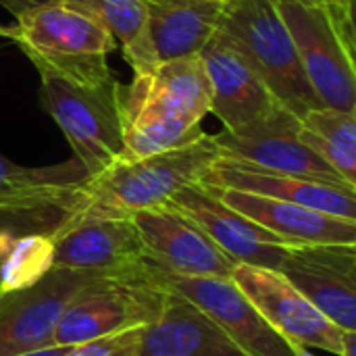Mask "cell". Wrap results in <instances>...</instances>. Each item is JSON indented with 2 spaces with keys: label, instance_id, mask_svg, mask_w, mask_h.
<instances>
[{
  "label": "cell",
  "instance_id": "1",
  "mask_svg": "<svg viewBox=\"0 0 356 356\" xmlns=\"http://www.w3.org/2000/svg\"><path fill=\"white\" fill-rule=\"evenodd\" d=\"M127 127L123 161H138L194 142L211 113V83L200 54L159 63L134 75L125 90Z\"/></svg>",
  "mask_w": 356,
  "mask_h": 356
},
{
  "label": "cell",
  "instance_id": "2",
  "mask_svg": "<svg viewBox=\"0 0 356 356\" xmlns=\"http://www.w3.org/2000/svg\"><path fill=\"white\" fill-rule=\"evenodd\" d=\"M217 161L219 148L209 134L161 154L121 161L88 179L63 221L129 219L138 211L167 204L181 188L202 181Z\"/></svg>",
  "mask_w": 356,
  "mask_h": 356
},
{
  "label": "cell",
  "instance_id": "3",
  "mask_svg": "<svg viewBox=\"0 0 356 356\" xmlns=\"http://www.w3.org/2000/svg\"><path fill=\"white\" fill-rule=\"evenodd\" d=\"M40 104L65 134L73 159L96 177L123 161L127 108L125 90L113 77L77 83L40 73Z\"/></svg>",
  "mask_w": 356,
  "mask_h": 356
},
{
  "label": "cell",
  "instance_id": "4",
  "mask_svg": "<svg viewBox=\"0 0 356 356\" xmlns=\"http://www.w3.org/2000/svg\"><path fill=\"white\" fill-rule=\"evenodd\" d=\"M302 71L327 108L356 115V35L353 4H311L305 0H273Z\"/></svg>",
  "mask_w": 356,
  "mask_h": 356
},
{
  "label": "cell",
  "instance_id": "5",
  "mask_svg": "<svg viewBox=\"0 0 356 356\" xmlns=\"http://www.w3.org/2000/svg\"><path fill=\"white\" fill-rule=\"evenodd\" d=\"M217 31L250 63L271 94L296 117L323 106L315 96L292 35L273 0H229Z\"/></svg>",
  "mask_w": 356,
  "mask_h": 356
},
{
  "label": "cell",
  "instance_id": "6",
  "mask_svg": "<svg viewBox=\"0 0 356 356\" xmlns=\"http://www.w3.org/2000/svg\"><path fill=\"white\" fill-rule=\"evenodd\" d=\"M13 42L19 44L38 73H54L77 83L113 77L108 54L117 48V40L67 2L46 4L15 17Z\"/></svg>",
  "mask_w": 356,
  "mask_h": 356
},
{
  "label": "cell",
  "instance_id": "7",
  "mask_svg": "<svg viewBox=\"0 0 356 356\" xmlns=\"http://www.w3.org/2000/svg\"><path fill=\"white\" fill-rule=\"evenodd\" d=\"M129 280L188 300L246 356H296V346L265 321L229 277L177 275L148 259Z\"/></svg>",
  "mask_w": 356,
  "mask_h": 356
},
{
  "label": "cell",
  "instance_id": "8",
  "mask_svg": "<svg viewBox=\"0 0 356 356\" xmlns=\"http://www.w3.org/2000/svg\"><path fill=\"white\" fill-rule=\"evenodd\" d=\"M167 296V292L142 282L98 277L65 309L54 332V344L81 346L146 327L161 315Z\"/></svg>",
  "mask_w": 356,
  "mask_h": 356
},
{
  "label": "cell",
  "instance_id": "9",
  "mask_svg": "<svg viewBox=\"0 0 356 356\" xmlns=\"http://www.w3.org/2000/svg\"><path fill=\"white\" fill-rule=\"evenodd\" d=\"M98 277L104 275L52 267L29 288L0 292V356L54 346V332L65 309Z\"/></svg>",
  "mask_w": 356,
  "mask_h": 356
},
{
  "label": "cell",
  "instance_id": "10",
  "mask_svg": "<svg viewBox=\"0 0 356 356\" xmlns=\"http://www.w3.org/2000/svg\"><path fill=\"white\" fill-rule=\"evenodd\" d=\"M298 127L300 119L292 111L282 106L275 115H271L259 125L236 134L221 131L213 138L219 148L221 161L259 171L296 175L356 190L355 186H350L323 159H319L309 146L298 140Z\"/></svg>",
  "mask_w": 356,
  "mask_h": 356
},
{
  "label": "cell",
  "instance_id": "11",
  "mask_svg": "<svg viewBox=\"0 0 356 356\" xmlns=\"http://www.w3.org/2000/svg\"><path fill=\"white\" fill-rule=\"evenodd\" d=\"M229 280L246 294L265 321L288 342L342 356V338L346 330L334 325L280 271L236 265Z\"/></svg>",
  "mask_w": 356,
  "mask_h": 356
},
{
  "label": "cell",
  "instance_id": "12",
  "mask_svg": "<svg viewBox=\"0 0 356 356\" xmlns=\"http://www.w3.org/2000/svg\"><path fill=\"white\" fill-rule=\"evenodd\" d=\"M277 271L334 325L356 332V244L288 246Z\"/></svg>",
  "mask_w": 356,
  "mask_h": 356
},
{
  "label": "cell",
  "instance_id": "13",
  "mask_svg": "<svg viewBox=\"0 0 356 356\" xmlns=\"http://www.w3.org/2000/svg\"><path fill=\"white\" fill-rule=\"evenodd\" d=\"M48 236L54 248L52 267L129 280L148 261L131 219L63 221Z\"/></svg>",
  "mask_w": 356,
  "mask_h": 356
},
{
  "label": "cell",
  "instance_id": "14",
  "mask_svg": "<svg viewBox=\"0 0 356 356\" xmlns=\"http://www.w3.org/2000/svg\"><path fill=\"white\" fill-rule=\"evenodd\" d=\"M167 204L194 221L236 265L277 271L288 244L238 211L229 209L204 184L198 181L181 188L167 200Z\"/></svg>",
  "mask_w": 356,
  "mask_h": 356
},
{
  "label": "cell",
  "instance_id": "15",
  "mask_svg": "<svg viewBox=\"0 0 356 356\" xmlns=\"http://www.w3.org/2000/svg\"><path fill=\"white\" fill-rule=\"evenodd\" d=\"M200 58L211 83V113L223 123V131L259 125L284 106L219 31L200 50Z\"/></svg>",
  "mask_w": 356,
  "mask_h": 356
},
{
  "label": "cell",
  "instance_id": "16",
  "mask_svg": "<svg viewBox=\"0 0 356 356\" xmlns=\"http://www.w3.org/2000/svg\"><path fill=\"white\" fill-rule=\"evenodd\" d=\"M146 257L163 269L190 277H232L236 263L186 215L169 204L138 211L131 217Z\"/></svg>",
  "mask_w": 356,
  "mask_h": 356
},
{
  "label": "cell",
  "instance_id": "17",
  "mask_svg": "<svg viewBox=\"0 0 356 356\" xmlns=\"http://www.w3.org/2000/svg\"><path fill=\"white\" fill-rule=\"evenodd\" d=\"M90 177L77 159L35 169L21 167L0 154V219L54 217L58 225Z\"/></svg>",
  "mask_w": 356,
  "mask_h": 356
},
{
  "label": "cell",
  "instance_id": "18",
  "mask_svg": "<svg viewBox=\"0 0 356 356\" xmlns=\"http://www.w3.org/2000/svg\"><path fill=\"white\" fill-rule=\"evenodd\" d=\"M221 202L265 227L288 246L356 244V221L334 217L294 202L204 184Z\"/></svg>",
  "mask_w": 356,
  "mask_h": 356
},
{
  "label": "cell",
  "instance_id": "19",
  "mask_svg": "<svg viewBox=\"0 0 356 356\" xmlns=\"http://www.w3.org/2000/svg\"><path fill=\"white\" fill-rule=\"evenodd\" d=\"M200 184L261 194L267 198L294 202L334 217L356 221V190L350 188H340L315 179L296 177V175L259 171L221 159L207 171Z\"/></svg>",
  "mask_w": 356,
  "mask_h": 356
},
{
  "label": "cell",
  "instance_id": "20",
  "mask_svg": "<svg viewBox=\"0 0 356 356\" xmlns=\"http://www.w3.org/2000/svg\"><path fill=\"white\" fill-rule=\"evenodd\" d=\"M169 294V292H167ZM127 356H246L202 311L169 294Z\"/></svg>",
  "mask_w": 356,
  "mask_h": 356
},
{
  "label": "cell",
  "instance_id": "21",
  "mask_svg": "<svg viewBox=\"0 0 356 356\" xmlns=\"http://www.w3.org/2000/svg\"><path fill=\"white\" fill-rule=\"evenodd\" d=\"M148 35L156 63L200 54L215 35L225 2L217 0H144Z\"/></svg>",
  "mask_w": 356,
  "mask_h": 356
},
{
  "label": "cell",
  "instance_id": "22",
  "mask_svg": "<svg viewBox=\"0 0 356 356\" xmlns=\"http://www.w3.org/2000/svg\"><path fill=\"white\" fill-rule=\"evenodd\" d=\"M69 6L92 17L115 40L134 75L150 73L159 63L148 35V10L144 0H65Z\"/></svg>",
  "mask_w": 356,
  "mask_h": 356
},
{
  "label": "cell",
  "instance_id": "23",
  "mask_svg": "<svg viewBox=\"0 0 356 356\" xmlns=\"http://www.w3.org/2000/svg\"><path fill=\"white\" fill-rule=\"evenodd\" d=\"M300 119L298 140L356 188V115L327 106L311 108Z\"/></svg>",
  "mask_w": 356,
  "mask_h": 356
},
{
  "label": "cell",
  "instance_id": "24",
  "mask_svg": "<svg viewBox=\"0 0 356 356\" xmlns=\"http://www.w3.org/2000/svg\"><path fill=\"white\" fill-rule=\"evenodd\" d=\"M52 240L48 234H27L15 240L0 263V292L29 288L52 269Z\"/></svg>",
  "mask_w": 356,
  "mask_h": 356
},
{
  "label": "cell",
  "instance_id": "25",
  "mask_svg": "<svg viewBox=\"0 0 356 356\" xmlns=\"http://www.w3.org/2000/svg\"><path fill=\"white\" fill-rule=\"evenodd\" d=\"M142 330L144 327L129 330V332H121V334H115V336H108L102 340H94V342L75 346L65 356H127L136 346V342L140 340Z\"/></svg>",
  "mask_w": 356,
  "mask_h": 356
},
{
  "label": "cell",
  "instance_id": "26",
  "mask_svg": "<svg viewBox=\"0 0 356 356\" xmlns=\"http://www.w3.org/2000/svg\"><path fill=\"white\" fill-rule=\"evenodd\" d=\"M56 2H65V0H0V4L13 17H19V15L27 13V10L40 8V6H46V4H56Z\"/></svg>",
  "mask_w": 356,
  "mask_h": 356
},
{
  "label": "cell",
  "instance_id": "27",
  "mask_svg": "<svg viewBox=\"0 0 356 356\" xmlns=\"http://www.w3.org/2000/svg\"><path fill=\"white\" fill-rule=\"evenodd\" d=\"M75 346H48V348H42V350H33V353H27V355L19 356H65L67 353H71Z\"/></svg>",
  "mask_w": 356,
  "mask_h": 356
},
{
  "label": "cell",
  "instance_id": "28",
  "mask_svg": "<svg viewBox=\"0 0 356 356\" xmlns=\"http://www.w3.org/2000/svg\"><path fill=\"white\" fill-rule=\"evenodd\" d=\"M15 240H17V236H15L13 232H8V229H0V263L4 261V257H6V254H8V250L13 248Z\"/></svg>",
  "mask_w": 356,
  "mask_h": 356
},
{
  "label": "cell",
  "instance_id": "29",
  "mask_svg": "<svg viewBox=\"0 0 356 356\" xmlns=\"http://www.w3.org/2000/svg\"><path fill=\"white\" fill-rule=\"evenodd\" d=\"M342 356H356V332H344L342 338Z\"/></svg>",
  "mask_w": 356,
  "mask_h": 356
},
{
  "label": "cell",
  "instance_id": "30",
  "mask_svg": "<svg viewBox=\"0 0 356 356\" xmlns=\"http://www.w3.org/2000/svg\"><path fill=\"white\" fill-rule=\"evenodd\" d=\"M311 4H346V2H355V0H305Z\"/></svg>",
  "mask_w": 356,
  "mask_h": 356
},
{
  "label": "cell",
  "instance_id": "31",
  "mask_svg": "<svg viewBox=\"0 0 356 356\" xmlns=\"http://www.w3.org/2000/svg\"><path fill=\"white\" fill-rule=\"evenodd\" d=\"M0 38H8V40H13V27H4V25H0Z\"/></svg>",
  "mask_w": 356,
  "mask_h": 356
},
{
  "label": "cell",
  "instance_id": "32",
  "mask_svg": "<svg viewBox=\"0 0 356 356\" xmlns=\"http://www.w3.org/2000/svg\"><path fill=\"white\" fill-rule=\"evenodd\" d=\"M296 356H315L309 348H302V346H296Z\"/></svg>",
  "mask_w": 356,
  "mask_h": 356
},
{
  "label": "cell",
  "instance_id": "33",
  "mask_svg": "<svg viewBox=\"0 0 356 356\" xmlns=\"http://www.w3.org/2000/svg\"><path fill=\"white\" fill-rule=\"evenodd\" d=\"M217 2H229V0H217Z\"/></svg>",
  "mask_w": 356,
  "mask_h": 356
}]
</instances>
